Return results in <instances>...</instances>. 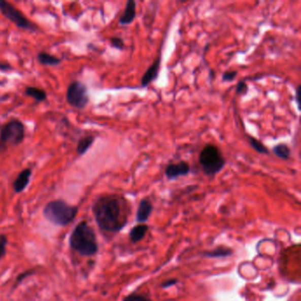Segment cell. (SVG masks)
Returning a JSON list of instances; mask_svg holds the SVG:
<instances>
[{
    "label": "cell",
    "mask_w": 301,
    "mask_h": 301,
    "mask_svg": "<svg viewBox=\"0 0 301 301\" xmlns=\"http://www.w3.org/2000/svg\"><path fill=\"white\" fill-rule=\"evenodd\" d=\"M92 213L100 230L117 233L127 223L128 204L118 194H105L93 203Z\"/></svg>",
    "instance_id": "obj_1"
},
{
    "label": "cell",
    "mask_w": 301,
    "mask_h": 301,
    "mask_svg": "<svg viewBox=\"0 0 301 301\" xmlns=\"http://www.w3.org/2000/svg\"><path fill=\"white\" fill-rule=\"evenodd\" d=\"M68 242L72 250L82 257H92L98 253L96 234L87 221H81L75 225Z\"/></svg>",
    "instance_id": "obj_2"
},
{
    "label": "cell",
    "mask_w": 301,
    "mask_h": 301,
    "mask_svg": "<svg viewBox=\"0 0 301 301\" xmlns=\"http://www.w3.org/2000/svg\"><path fill=\"white\" fill-rule=\"evenodd\" d=\"M79 207L72 205L63 199L50 200L44 206L43 216L44 219L56 226H68L77 217Z\"/></svg>",
    "instance_id": "obj_3"
},
{
    "label": "cell",
    "mask_w": 301,
    "mask_h": 301,
    "mask_svg": "<svg viewBox=\"0 0 301 301\" xmlns=\"http://www.w3.org/2000/svg\"><path fill=\"white\" fill-rule=\"evenodd\" d=\"M202 171L206 176H215L224 168L226 160L217 146L209 143L203 147L199 154Z\"/></svg>",
    "instance_id": "obj_4"
},
{
    "label": "cell",
    "mask_w": 301,
    "mask_h": 301,
    "mask_svg": "<svg viewBox=\"0 0 301 301\" xmlns=\"http://www.w3.org/2000/svg\"><path fill=\"white\" fill-rule=\"evenodd\" d=\"M26 128L20 119H13L0 126V151L19 146L24 142Z\"/></svg>",
    "instance_id": "obj_5"
},
{
    "label": "cell",
    "mask_w": 301,
    "mask_h": 301,
    "mask_svg": "<svg viewBox=\"0 0 301 301\" xmlns=\"http://www.w3.org/2000/svg\"><path fill=\"white\" fill-rule=\"evenodd\" d=\"M0 14L20 29L31 32H37L38 30L37 24L26 17L17 7H14V5L6 0H0Z\"/></svg>",
    "instance_id": "obj_6"
},
{
    "label": "cell",
    "mask_w": 301,
    "mask_h": 301,
    "mask_svg": "<svg viewBox=\"0 0 301 301\" xmlns=\"http://www.w3.org/2000/svg\"><path fill=\"white\" fill-rule=\"evenodd\" d=\"M65 98L68 105L78 110H83L89 103L87 86L81 81H74L68 86Z\"/></svg>",
    "instance_id": "obj_7"
},
{
    "label": "cell",
    "mask_w": 301,
    "mask_h": 301,
    "mask_svg": "<svg viewBox=\"0 0 301 301\" xmlns=\"http://www.w3.org/2000/svg\"><path fill=\"white\" fill-rule=\"evenodd\" d=\"M191 171L189 162L186 161H180L178 162H172L166 166L164 170L165 177L169 180H177L180 177L188 175Z\"/></svg>",
    "instance_id": "obj_8"
},
{
    "label": "cell",
    "mask_w": 301,
    "mask_h": 301,
    "mask_svg": "<svg viewBox=\"0 0 301 301\" xmlns=\"http://www.w3.org/2000/svg\"><path fill=\"white\" fill-rule=\"evenodd\" d=\"M161 61H162V57L160 55L155 59L151 65L146 70L144 75H142V81H141V86L142 88L148 87L152 81H156L159 75Z\"/></svg>",
    "instance_id": "obj_9"
},
{
    "label": "cell",
    "mask_w": 301,
    "mask_h": 301,
    "mask_svg": "<svg viewBox=\"0 0 301 301\" xmlns=\"http://www.w3.org/2000/svg\"><path fill=\"white\" fill-rule=\"evenodd\" d=\"M31 176H32V169L31 168H25L22 170L16 179L13 183V189L16 193H20L23 192L24 190L27 188L28 184L30 182Z\"/></svg>",
    "instance_id": "obj_10"
},
{
    "label": "cell",
    "mask_w": 301,
    "mask_h": 301,
    "mask_svg": "<svg viewBox=\"0 0 301 301\" xmlns=\"http://www.w3.org/2000/svg\"><path fill=\"white\" fill-rule=\"evenodd\" d=\"M152 211L153 205L151 202L147 198L142 199L140 202L138 210L136 212V221L140 223H146L152 213Z\"/></svg>",
    "instance_id": "obj_11"
},
{
    "label": "cell",
    "mask_w": 301,
    "mask_h": 301,
    "mask_svg": "<svg viewBox=\"0 0 301 301\" xmlns=\"http://www.w3.org/2000/svg\"><path fill=\"white\" fill-rule=\"evenodd\" d=\"M136 17V2L135 0H128L125 5V10L119 18V23L122 26H126L132 23Z\"/></svg>",
    "instance_id": "obj_12"
},
{
    "label": "cell",
    "mask_w": 301,
    "mask_h": 301,
    "mask_svg": "<svg viewBox=\"0 0 301 301\" xmlns=\"http://www.w3.org/2000/svg\"><path fill=\"white\" fill-rule=\"evenodd\" d=\"M37 59L39 62V64L46 65V66H56L60 64L62 62L60 58L51 53H48L46 51H40L37 55Z\"/></svg>",
    "instance_id": "obj_13"
},
{
    "label": "cell",
    "mask_w": 301,
    "mask_h": 301,
    "mask_svg": "<svg viewBox=\"0 0 301 301\" xmlns=\"http://www.w3.org/2000/svg\"><path fill=\"white\" fill-rule=\"evenodd\" d=\"M148 230H149V226L147 224H143V223H140L138 225L132 227L129 232L130 241H132L133 244L142 241L145 237Z\"/></svg>",
    "instance_id": "obj_14"
},
{
    "label": "cell",
    "mask_w": 301,
    "mask_h": 301,
    "mask_svg": "<svg viewBox=\"0 0 301 301\" xmlns=\"http://www.w3.org/2000/svg\"><path fill=\"white\" fill-rule=\"evenodd\" d=\"M94 142H95V136H91V135L81 137L77 142V146H76L77 155L81 156L86 154V152H88V149H90V147L93 145Z\"/></svg>",
    "instance_id": "obj_15"
},
{
    "label": "cell",
    "mask_w": 301,
    "mask_h": 301,
    "mask_svg": "<svg viewBox=\"0 0 301 301\" xmlns=\"http://www.w3.org/2000/svg\"><path fill=\"white\" fill-rule=\"evenodd\" d=\"M25 95L34 99L35 101L38 103H42V102L46 101L47 99V93L42 88H38V87H33V86H27V88H25Z\"/></svg>",
    "instance_id": "obj_16"
},
{
    "label": "cell",
    "mask_w": 301,
    "mask_h": 301,
    "mask_svg": "<svg viewBox=\"0 0 301 301\" xmlns=\"http://www.w3.org/2000/svg\"><path fill=\"white\" fill-rule=\"evenodd\" d=\"M272 150H273L275 156H278V158L288 160L290 159V157H291V149L289 148V146L286 145L285 143H279L278 145L275 146Z\"/></svg>",
    "instance_id": "obj_17"
},
{
    "label": "cell",
    "mask_w": 301,
    "mask_h": 301,
    "mask_svg": "<svg viewBox=\"0 0 301 301\" xmlns=\"http://www.w3.org/2000/svg\"><path fill=\"white\" fill-rule=\"evenodd\" d=\"M231 254H232V250L230 248L225 247H217V248L212 251H208L206 253H204L203 255L205 257L219 258L227 257V256H229Z\"/></svg>",
    "instance_id": "obj_18"
},
{
    "label": "cell",
    "mask_w": 301,
    "mask_h": 301,
    "mask_svg": "<svg viewBox=\"0 0 301 301\" xmlns=\"http://www.w3.org/2000/svg\"><path fill=\"white\" fill-rule=\"evenodd\" d=\"M247 138H248V142H249V144H250L251 147H252L256 152L259 153V154H261V155H269V154H270V151H269V149H267V147L264 145L263 143L260 142L259 140L255 139L253 136H247Z\"/></svg>",
    "instance_id": "obj_19"
},
{
    "label": "cell",
    "mask_w": 301,
    "mask_h": 301,
    "mask_svg": "<svg viewBox=\"0 0 301 301\" xmlns=\"http://www.w3.org/2000/svg\"><path fill=\"white\" fill-rule=\"evenodd\" d=\"M35 274H36V270H28V271L21 272L20 275H18V277L16 278V283L14 284V289H16L25 279H27V278H29Z\"/></svg>",
    "instance_id": "obj_20"
},
{
    "label": "cell",
    "mask_w": 301,
    "mask_h": 301,
    "mask_svg": "<svg viewBox=\"0 0 301 301\" xmlns=\"http://www.w3.org/2000/svg\"><path fill=\"white\" fill-rule=\"evenodd\" d=\"M8 239L6 235H0V261L7 255Z\"/></svg>",
    "instance_id": "obj_21"
},
{
    "label": "cell",
    "mask_w": 301,
    "mask_h": 301,
    "mask_svg": "<svg viewBox=\"0 0 301 301\" xmlns=\"http://www.w3.org/2000/svg\"><path fill=\"white\" fill-rule=\"evenodd\" d=\"M110 43H111V45H112V47L118 49L119 51L124 50V48H125L124 40L121 38H119V37H112L111 38V40H110Z\"/></svg>",
    "instance_id": "obj_22"
},
{
    "label": "cell",
    "mask_w": 301,
    "mask_h": 301,
    "mask_svg": "<svg viewBox=\"0 0 301 301\" xmlns=\"http://www.w3.org/2000/svg\"><path fill=\"white\" fill-rule=\"evenodd\" d=\"M248 91V85L245 81H241L238 82L236 86V94L237 95H245Z\"/></svg>",
    "instance_id": "obj_23"
},
{
    "label": "cell",
    "mask_w": 301,
    "mask_h": 301,
    "mask_svg": "<svg viewBox=\"0 0 301 301\" xmlns=\"http://www.w3.org/2000/svg\"><path fill=\"white\" fill-rule=\"evenodd\" d=\"M238 72L237 71H226L223 73L222 75V80L224 82H230V81H233L236 77H237Z\"/></svg>",
    "instance_id": "obj_24"
},
{
    "label": "cell",
    "mask_w": 301,
    "mask_h": 301,
    "mask_svg": "<svg viewBox=\"0 0 301 301\" xmlns=\"http://www.w3.org/2000/svg\"><path fill=\"white\" fill-rule=\"evenodd\" d=\"M122 301H151L150 299H149L148 298H146L144 296H142V295H137L135 294V293H132V294L127 295V296H125V298H123V300Z\"/></svg>",
    "instance_id": "obj_25"
},
{
    "label": "cell",
    "mask_w": 301,
    "mask_h": 301,
    "mask_svg": "<svg viewBox=\"0 0 301 301\" xmlns=\"http://www.w3.org/2000/svg\"><path fill=\"white\" fill-rule=\"evenodd\" d=\"M13 70V66L11 65L9 63L7 62H0V71L1 72H9Z\"/></svg>",
    "instance_id": "obj_26"
},
{
    "label": "cell",
    "mask_w": 301,
    "mask_h": 301,
    "mask_svg": "<svg viewBox=\"0 0 301 301\" xmlns=\"http://www.w3.org/2000/svg\"><path fill=\"white\" fill-rule=\"evenodd\" d=\"M178 282L179 281L177 279H170V280H167V281L164 282L162 284V288L165 289V288L171 287V286H173L174 284H178Z\"/></svg>",
    "instance_id": "obj_27"
},
{
    "label": "cell",
    "mask_w": 301,
    "mask_h": 301,
    "mask_svg": "<svg viewBox=\"0 0 301 301\" xmlns=\"http://www.w3.org/2000/svg\"><path fill=\"white\" fill-rule=\"evenodd\" d=\"M299 88H300V86L298 85V87H297V88H296V93H295V94H296V97H295V99H296V103H297V105H298V109H299V103H298V101H299V93H300V91H299Z\"/></svg>",
    "instance_id": "obj_28"
}]
</instances>
